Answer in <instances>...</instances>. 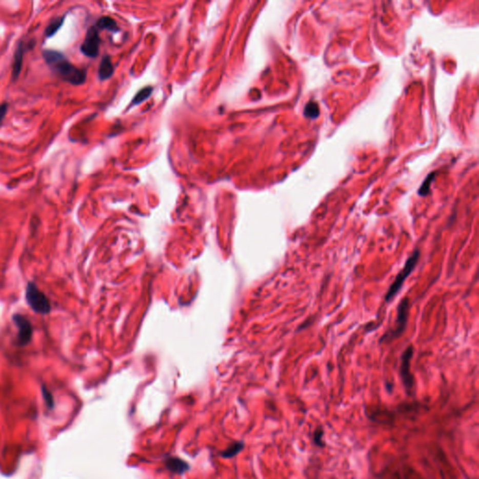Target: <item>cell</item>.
I'll return each instance as SVG.
<instances>
[{
	"mask_svg": "<svg viewBox=\"0 0 479 479\" xmlns=\"http://www.w3.org/2000/svg\"><path fill=\"white\" fill-rule=\"evenodd\" d=\"M469 479H470V478H469Z\"/></svg>",
	"mask_w": 479,
	"mask_h": 479,
	"instance_id": "d6986e66",
	"label": "cell"
},
{
	"mask_svg": "<svg viewBox=\"0 0 479 479\" xmlns=\"http://www.w3.org/2000/svg\"><path fill=\"white\" fill-rule=\"evenodd\" d=\"M65 18H66V15L54 17L45 28V32H44L45 37H53L56 33L58 32L59 29L63 27V25H64Z\"/></svg>",
	"mask_w": 479,
	"mask_h": 479,
	"instance_id": "8fae6325",
	"label": "cell"
},
{
	"mask_svg": "<svg viewBox=\"0 0 479 479\" xmlns=\"http://www.w3.org/2000/svg\"><path fill=\"white\" fill-rule=\"evenodd\" d=\"M8 109H9V104L8 103L5 102V103L0 104V125L2 124V122L5 119L7 112H8Z\"/></svg>",
	"mask_w": 479,
	"mask_h": 479,
	"instance_id": "ac0fdd59",
	"label": "cell"
},
{
	"mask_svg": "<svg viewBox=\"0 0 479 479\" xmlns=\"http://www.w3.org/2000/svg\"><path fill=\"white\" fill-rule=\"evenodd\" d=\"M43 56L45 63L61 80L72 86H81L86 81V70L72 64L64 53L46 49L43 50Z\"/></svg>",
	"mask_w": 479,
	"mask_h": 479,
	"instance_id": "6da1fadb",
	"label": "cell"
},
{
	"mask_svg": "<svg viewBox=\"0 0 479 479\" xmlns=\"http://www.w3.org/2000/svg\"><path fill=\"white\" fill-rule=\"evenodd\" d=\"M408 313H409V300L408 298H404L400 302L398 308H397V320H396L395 328L389 333H386L383 338L381 339V341H391L403 334L407 324Z\"/></svg>",
	"mask_w": 479,
	"mask_h": 479,
	"instance_id": "277c9868",
	"label": "cell"
},
{
	"mask_svg": "<svg viewBox=\"0 0 479 479\" xmlns=\"http://www.w3.org/2000/svg\"><path fill=\"white\" fill-rule=\"evenodd\" d=\"M34 45H35L34 41H30V42H28V43H26V42H24L23 39L20 41V42L18 43V44H17V47L16 49H15V52H14V55H13L12 71H11V78H12V81H13V82L18 80L19 76L21 74L23 59H24L25 53H26V52H27L28 49L31 48Z\"/></svg>",
	"mask_w": 479,
	"mask_h": 479,
	"instance_id": "ba28073f",
	"label": "cell"
},
{
	"mask_svg": "<svg viewBox=\"0 0 479 479\" xmlns=\"http://www.w3.org/2000/svg\"><path fill=\"white\" fill-rule=\"evenodd\" d=\"M244 447H245V444L242 441L232 443L226 450H224L223 452L221 453V456L226 458H233L244 449Z\"/></svg>",
	"mask_w": 479,
	"mask_h": 479,
	"instance_id": "4fadbf2b",
	"label": "cell"
},
{
	"mask_svg": "<svg viewBox=\"0 0 479 479\" xmlns=\"http://www.w3.org/2000/svg\"><path fill=\"white\" fill-rule=\"evenodd\" d=\"M320 107L317 103L315 102H309L308 104L304 108V115L306 117L314 119L320 116Z\"/></svg>",
	"mask_w": 479,
	"mask_h": 479,
	"instance_id": "5bb4252c",
	"label": "cell"
},
{
	"mask_svg": "<svg viewBox=\"0 0 479 479\" xmlns=\"http://www.w3.org/2000/svg\"><path fill=\"white\" fill-rule=\"evenodd\" d=\"M96 27L99 29H107L112 32H116L119 30L116 22L109 16H104L99 18L96 22Z\"/></svg>",
	"mask_w": 479,
	"mask_h": 479,
	"instance_id": "7c38bea8",
	"label": "cell"
},
{
	"mask_svg": "<svg viewBox=\"0 0 479 479\" xmlns=\"http://www.w3.org/2000/svg\"><path fill=\"white\" fill-rule=\"evenodd\" d=\"M26 298L28 305L36 313L45 314L50 312L51 305L48 298L38 289L34 283L29 282L27 284Z\"/></svg>",
	"mask_w": 479,
	"mask_h": 479,
	"instance_id": "3957f363",
	"label": "cell"
},
{
	"mask_svg": "<svg viewBox=\"0 0 479 479\" xmlns=\"http://www.w3.org/2000/svg\"><path fill=\"white\" fill-rule=\"evenodd\" d=\"M165 465L171 473L178 474H184L190 468L188 463L178 457H167L165 458Z\"/></svg>",
	"mask_w": 479,
	"mask_h": 479,
	"instance_id": "9c48e42d",
	"label": "cell"
},
{
	"mask_svg": "<svg viewBox=\"0 0 479 479\" xmlns=\"http://www.w3.org/2000/svg\"><path fill=\"white\" fill-rule=\"evenodd\" d=\"M414 348L413 346H409L402 356V363H401V376L403 383L405 386V391L408 395L412 394L414 389V378L410 372L411 358L413 357Z\"/></svg>",
	"mask_w": 479,
	"mask_h": 479,
	"instance_id": "8992f818",
	"label": "cell"
},
{
	"mask_svg": "<svg viewBox=\"0 0 479 479\" xmlns=\"http://www.w3.org/2000/svg\"><path fill=\"white\" fill-rule=\"evenodd\" d=\"M101 37L96 27H91L86 32L85 41L81 45V52L87 57L95 58L99 53Z\"/></svg>",
	"mask_w": 479,
	"mask_h": 479,
	"instance_id": "5b68a950",
	"label": "cell"
},
{
	"mask_svg": "<svg viewBox=\"0 0 479 479\" xmlns=\"http://www.w3.org/2000/svg\"><path fill=\"white\" fill-rule=\"evenodd\" d=\"M324 435H325V431H324L323 427L320 426L315 429L313 438H314V444H315L317 447H325L326 444L325 440H324Z\"/></svg>",
	"mask_w": 479,
	"mask_h": 479,
	"instance_id": "2e32d148",
	"label": "cell"
},
{
	"mask_svg": "<svg viewBox=\"0 0 479 479\" xmlns=\"http://www.w3.org/2000/svg\"><path fill=\"white\" fill-rule=\"evenodd\" d=\"M433 174L429 176V178L426 179V181L424 182V184L422 185V187H421V189L418 190V194L421 196H426L427 194L430 191V185L431 183V177H432Z\"/></svg>",
	"mask_w": 479,
	"mask_h": 479,
	"instance_id": "e0dca14e",
	"label": "cell"
},
{
	"mask_svg": "<svg viewBox=\"0 0 479 479\" xmlns=\"http://www.w3.org/2000/svg\"><path fill=\"white\" fill-rule=\"evenodd\" d=\"M420 256H421V251L418 249H415L413 254L411 255L407 261L405 262V267L402 269V271L398 273V275L395 278L393 283L389 287L388 292L385 295L386 302H390L392 301L395 296L400 292V290L403 288V285L405 284V280L410 276L411 273L415 270V266L417 262L420 261Z\"/></svg>",
	"mask_w": 479,
	"mask_h": 479,
	"instance_id": "7a4b0ae2",
	"label": "cell"
},
{
	"mask_svg": "<svg viewBox=\"0 0 479 479\" xmlns=\"http://www.w3.org/2000/svg\"><path fill=\"white\" fill-rule=\"evenodd\" d=\"M153 92V88L151 86H148V87H145L144 89L139 91L137 93V95L134 96L133 101H132V105H138L139 103L144 102L146 98H148L151 94Z\"/></svg>",
	"mask_w": 479,
	"mask_h": 479,
	"instance_id": "9a60e30c",
	"label": "cell"
},
{
	"mask_svg": "<svg viewBox=\"0 0 479 479\" xmlns=\"http://www.w3.org/2000/svg\"><path fill=\"white\" fill-rule=\"evenodd\" d=\"M113 71H114V69H113L112 60L110 58V56L105 55L102 58V62L99 64V68H98V71H97L99 80H108L109 78L112 77Z\"/></svg>",
	"mask_w": 479,
	"mask_h": 479,
	"instance_id": "30bf717a",
	"label": "cell"
},
{
	"mask_svg": "<svg viewBox=\"0 0 479 479\" xmlns=\"http://www.w3.org/2000/svg\"><path fill=\"white\" fill-rule=\"evenodd\" d=\"M13 321L18 329L16 342L19 346H27L31 341L33 329L30 321L26 316L16 314L13 315Z\"/></svg>",
	"mask_w": 479,
	"mask_h": 479,
	"instance_id": "52a82bcc",
	"label": "cell"
}]
</instances>
